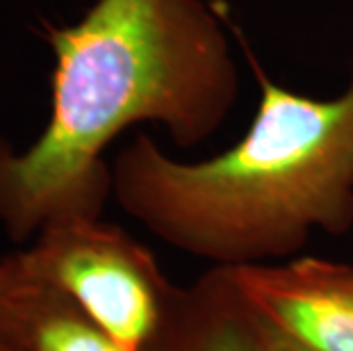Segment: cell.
Wrapping results in <instances>:
<instances>
[{"instance_id":"4","label":"cell","mask_w":353,"mask_h":351,"mask_svg":"<svg viewBox=\"0 0 353 351\" xmlns=\"http://www.w3.org/2000/svg\"><path fill=\"white\" fill-rule=\"evenodd\" d=\"M214 272L262 351H353V265L290 258Z\"/></svg>"},{"instance_id":"7","label":"cell","mask_w":353,"mask_h":351,"mask_svg":"<svg viewBox=\"0 0 353 351\" xmlns=\"http://www.w3.org/2000/svg\"><path fill=\"white\" fill-rule=\"evenodd\" d=\"M23 283L26 267L21 253L0 258V338L14 340V317H17V301Z\"/></svg>"},{"instance_id":"2","label":"cell","mask_w":353,"mask_h":351,"mask_svg":"<svg viewBox=\"0 0 353 351\" xmlns=\"http://www.w3.org/2000/svg\"><path fill=\"white\" fill-rule=\"evenodd\" d=\"M251 62L258 108L226 151L185 162L141 132L112 164L121 210L214 267L281 263L312 233L353 228V55L333 99L292 92Z\"/></svg>"},{"instance_id":"1","label":"cell","mask_w":353,"mask_h":351,"mask_svg":"<svg viewBox=\"0 0 353 351\" xmlns=\"http://www.w3.org/2000/svg\"><path fill=\"white\" fill-rule=\"evenodd\" d=\"M43 37L55 59L46 128L23 151L0 137V228L12 242L99 219L112 194L105 151L123 130L157 123L196 146L239 96L230 37L205 0H96Z\"/></svg>"},{"instance_id":"6","label":"cell","mask_w":353,"mask_h":351,"mask_svg":"<svg viewBox=\"0 0 353 351\" xmlns=\"http://www.w3.org/2000/svg\"><path fill=\"white\" fill-rule=\"evenodd\" d=\"M23 267L26 283L14 317V340L21 351H128L73 299L37 279L26 263Z\"/></svg>"},{"instance_id":"5","label":"cell","mask_w":353,"mask_h":351,"mask_svg":"<svg viewBox=\"0 0 353 351\" xmlns=\"http://www.w3.org/2000/svg\"><path fill=\"white\" fill-rule=\"evenodd\" d=\"M144 351H262V347L212 270L190 290L176 288L167 317Z\"/></svg>"},{"instance_id":"3","label":"cell","mask_w":353,"mask_h":351,"mask_svg":"<svg viewBox=\"0 0 353 351\" xmlns=\"http://www.w3.org/2000/svg\"><path fill=\"white\" fill-rule=\"evenodd\" d=\"M21 256L128 351L146 349L176 294L153 253L101 217L50 223Z\"/></svg>"},{"instance_id":"8","label":"cell","mask_w":353,"mask_h":351,"mask_svg":"<svg viewBox=\"0 0 353 351\" xmlns=\"http://www.w3.org/2000/svg\"><path fill=\"white\" fill-rule=\"evenodd\" d=\"M0 351H21V349H19V345L14 340L0 338Z\"/></svg>"}]
</instances>
